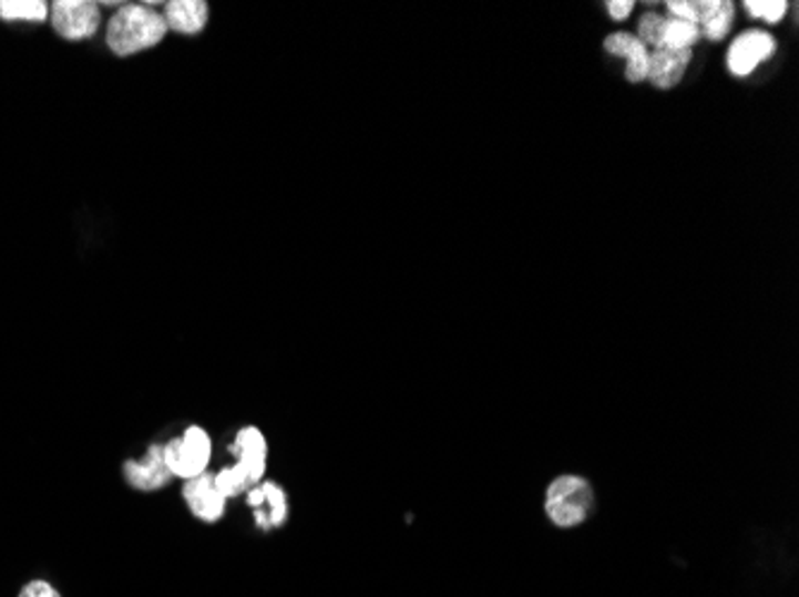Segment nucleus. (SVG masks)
<instances>
[{
    "label": "nucleus",
    "mask_w": 799,
    "mask_h": 597,
    "mask_svg": "<svg viewBox=\"0 0 799 597\" xmlns=\"http://www.w3.org/2000/svg\"><path fill=\"white\" fill-rule=\"evenodd\" d=\"M663 24H666V18H660L658 12H644L642 20H639V27H637V39L649 49V45H658V39H660V32H663Z\"/></svg>",
    "instance_id": "a211bd4d"
},
{
    "label": "nucleus",
    "mask_w": 799,
    "mask_h": 597,
    "mask_svg": "<svg viewBox=\"0 0 799 597\" xmlns=\"http://www.w3.org/2000/svg\"><path fill=\"white\" fill-rule=\"evenodd\" d=\"M214 456V442L202 425H189L187 431L163 445V459L173 478H197L206 473Z\"/></svg>",
    "instance_id": "7ed1b4c3"
},
{
    "label": "nucleus",
    "mask_w": 799,
    "mask_h": 597,
    "mask_svg": "<svg viewBox=\"0 0 799 597\" xmlns=\"http://www.w3.org/2000/svg\"><path fill=\"white\" fill-rule=\"evenodd\" d=\"M165 34L168 27L158 10L151 6H120L105 27V43L115 55L127 58L154 49Z\"/></svg>",
    "instance_id": "f257e3e1"
},
{
    "label": "nucleus",
    "mask_w": 799,
    "mask_h": 597,
    "mask_svg": "<svg viewBox=\"0 0 799 597\" xmlns=\"http://www.w3.org/2000/svg\"><path fill=\"white\" fill-rule=\"evenodd\" d=\"M699 27L692 22H683V20H666L663 24V32L658 39L656 49H689L697 43L699 39Z\"/></svg>",
    "instance_id": "2eb2a0df"
},
{
    "label": "nucleus",
    "mask_w": 799,
    "mask_h": 597,
    "mask_svg": "<svg viewBox=\"0 0 799 597\" xmlns=\"http://www.w3.org/2000/svg\"><path fill=\"white\" fill-rule=\"evenodd\" d=\"M596 495L592 483L577 473H563L549 483L544 512L555 528H577L594 514Z\"/></svg>",
    "instance_id": "f03ea898"
},
{
    "label": "nucleus",
    "mask_w": 799,
    "mask_h": 597,
    "mask_svg": "<svg viewBox=\"0 0 799 597\" xmlns=\"http://www.w3.org/2000/svg\"><path fill=\"white\" fill-rule=\"evenodd\" d=\"M125 478L130 487L142 490V493H154V490L165 487L173 476L163 459V445H151L144 462H125Z\"/></svg>",
    "instance_id": "9d476101"
},
{
    "label": "nucleus",
    "mask_w": 799,
    "mask_h": 597,
    "mask_svg": "<svg viewBox=\"0 0 799 597\" xmlns=\"http://www.w3.org/2000/svg\"><path fill=\"white\" fill-rule=\"evenodd\" d=\"M183 497L187 502L189 512L199 518L204 524H216L225 514V500L218 490L214 487V473H202L197 478L185 481Z\"/></svg>",
    "instance_id": "0eeeda50"
},
{
    "label": "nucleus",
    "mask_w": 799,
    "mask_h": 597,
    "mask_svg": "<svg viewBox=\"0 0 799 597\" xmlns=\"http://www.w3.org/2000/svg\"><path fill=\"white\" fill-rule=\"evenodd\" d=\"M603 49H606L611 55H621L625 58V80L629 84H639L646 80L649 74V55L652 51L629 32H613L603 41Z\"/></svg>",
    "instance_id": "1a4fd4ad"
},
{
    "label": "nucleus",
    "mask_w": 799,
    "mask_h": 597,
    "mask_svg": "<svg viewBox=\"0 0 799 597\" xmlns=\"http://www.w3.org/2000/svg\"><path fill=\"white\" fill-rule=\"evenodd\" d=\"M51 24L65 41H86L101 29V6L92 0H58L51 6Z\"/></svg>",
    "instance_id": "20e7f679"
},
{
    "label": "nucleus",
    "mask_w": 799,
    "mask_h": 597,
    "mask_svg": "<svg viewBox=\"0 0 799 597\" xmlns=\"http://www.w3.org/2000/svg\"><path fill=\"white\" fill-rule=\"evenodd\" d=\"M49 14L43 0H0V20L6 22H47Z\"/></svg>",
    "instance_id": "4468645a"
},
{
    "label": "nucleus",
    "mask_w": 799,
    "mask_h": 597,
    "mask_svg": "<svg viewBox=\"0 0 799 597\" xmlns=\"http://www.w3.org/2000/svg\"><path fill=\"white\" fill-rule=\"evenodd\" d=\"M699 34L708 41L726 39L735 22V6L730 0H697Z\"/></svg>",
    "instance_id": "ddd939ff"
},
{
    "label": "nucleus",
    "mask_w": 799,
    "mask_h": 597,
    "mask_svg": "<svg viewBox=\"0 0 799 597\" xmlns=\"http://www.w3.org/2000/svg\"><path fill=\"white\" fill-rule=\"evenodd\" d=\"M163 20L168 32L177 34H199L208 22V6L204 0H173V3H165Z\"/></svg>",
    "instance_id": "f8f14e48"
},
{
    "label": "nucleus",
    "mask_w": 799,
    "mask_h": 597,
    "mask_svg": "<svg viewBox=\"0 0 799 597\" xmlns=\"http://www.w3.org/2000/svg\"><path fill=\"white\" fill-rule=\"evenodd\" d=\"M235 464L247 471L252 485H259L266 476L268 466V442L266 435L256 425H247L235 435V442L231 447Z\"/></svg>",
    "instance_id": "6e6552de"
},
{
    "label": "nucleus",
    "mask_w": 799,
    "mask_h": 597,
    "mask_svg": "<svg viewBox=\"0 0 799 597\" xmlns=\"http://www.w3.org/2000/svg\"><path fill=\"white\" fill-rule=\"evenodd\" d=\"M666 10H668L670 20H683V22H692V24L699 22L697 0L695 3H689V0H670V3H666Z\"/></svg>",
    "instance_id": "6ab92c4d"
},
{
    "label": "nucleus",
    "mask_w": 799,
    "mask_h": 597,
    "mask_svg": "<svg viewBox=\"0 0 799 597\" xmlns=\"http://www.w3.org/2000/svg\"><path fill=\"white\" fill-rule=\"evenodd\" d=\"M689 63V49H654L649 55V74H646V80L656 89H673L675 84H680Z\"/></svg>",
    "instance_id": "9b49d317"
},
{
    "label": "nucleus",
    "mask_w": 799,
    "mask_h": 597,
    "mask_svg": "<svg viewBox=\"0 0 799 597\" xmlns=\"http://www.w3.org/2000/svg\"><path fill=\"white\" fill-rule=\"evenodd\" d=\"M247 502L249 507L254 509V518L256 526L268 531V528H278L290 516V504H288V493L274 483V481H262L259 485H254L247 490Z\"/></svg>",
    "instance_id": "423d86ee"
},
{
    "label": "nucleus",
    "mask_w": 799,
    "mask_h": 597,
    "mask_svg": "<svg viewBox=\"0 0 799 597\" xmlns=\"http://www.w3.org/2000/svg\"><path fill=\"white\" fill-rule=\"evenodd\" d=\"M214 487L225 500H233L237 495H245L247 490L254 485L247 476V471L239 464H233V466H225L218 473H214Z\"/></svg>",
    "instance_id": "dca6fc26"
},
{
    "label": "nucleus",
    "mask_w": 799,
    "mask_h": 597,
    "mask_svg": "<svg viewBox=\"0 0 799 597\" xmlns=\"http://www.w3.org/2000/svg\"><path fill=\"white\" fill-rule=\"evenodd\" d=\"M776 49L778 43L774 34L764 32V29H749V32H742L730 43L726 55L728 72L742 80V76H749L761 63H766V60H771L776 55Z\"/></svg>",
    "instance_id": "39448f33"
},
{
    "label": "nucleus",
    "mask_w": 799,
    "mask_h": 597,
    "mask_svg": "<svg viewBox=\"0 0 799 597\" xmlns=\"http://www.w3.org/2000/svg\"><path fill=\"white\" fill-rule=\"evenodd\" d=\"M18 597H60V593L49 584V580H29Z\"/></svg>",
    "instance_id": "aec40b11"
},
{
    "label": "nucleus",
    "mask_w": 799,
    "mask_h": 597,
    "mask_svg": "<svg viewBox=\"0 0 799 597\" xmlns=\"http://www.w3.org/2000/svg\"><path fill=\"white\" fill-rule=\"evenodd\" d=\"M606 8L613 20L623 22L629 18L632 10H635V3H632V0H611V3H606Z\"/></svg>",
    "instance_id": "412c9836"
},
{
    "label": "nucleus",
    "mask_w": 799,
    "mask_h": 597,
    "mask_svg": "<svg viewBox=\"0 0 799 597\" xmlns=\"http://www.w3.org/2000/svg\"><path fill=\"white\" fill-rule=\"evenodd\" d=\"M788 8L790 6L786 3V0H747L745 3V10L751 14L754 20H761L768 24H776L786 18Z\"/></svg>",
    "instance_id": "f3484780"
}]
</instances>
